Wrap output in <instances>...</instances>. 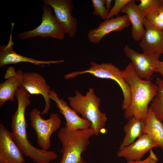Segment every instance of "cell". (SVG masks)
<instances>
[{
	"instance_id": "31",
	"label": "cell",
	"mask_w": 163,
	"mask_h": 163,
	"mask_svg": "<svg viewBox=\"0 0 163 163\" xmlns=\"http://www.w3.org/2000/svg\"><path fill=\"white\" fill-rule=\"evenodd\" d=\"M83 163H86L85 162H84Z\"/></svg>"
},
{
	"instance_id": "10",
	"label": "cell",
	"mask_w": 163,
	"mask_h": 163,
	"mask_svg": "<svg viewBox=\"0 0 163 163\" xmlns=\"http://www.w3.org/2000/svg\"><path fill=\"white\" fill-rule=\"evenodd\" d=\"M23 153L13 139L11 132L0 124V162L25 163Z\"/></svg>"
},
{
	"instance_id": "24",
	"label": "cell",
	"mask_w": 163,
	"mask_h": 163,
	"mask_svg": "<svg viewBox=\"0 0 163 163\" xmlns=\"http://www.w3.org/2000/svg\"><path fill=\"white\" fill-rule=\"evenodd\" d=\"M131 0H115L112 8L108 13L106 20H108L114 16H117L122 8Z\"/></svg>"
},
{
	"instance_id": "16",
	"label": "cell",
	"mask_w": 163,
	"mask_h": 163,
	"mask_svg": "<svg viewBox=\"0 0 163 163\" xmlns=\"http://www.w3.org/2000/svg\"><path fill=\"white\" fill-rule=\"evenodd\" d=\"M11 30L8 42L6 45L0 46V67L8 64L20 62H28L35 65L47 64L62 62L64 60L43 61L35 59L22 56L15 52L13 49L14 43L12 40Z\"/></svg>"
},
{
	"instance_id": "19",
	"label": "cell",
	"mask_w": 163,
	"mask_h": 163,
	"mask_svg": "<svg viewBox=\"0 0 163 163\" xmlns=\"http://www.w3.org/2000/svg\"><path fill=\"white\" fill-rule=\"evenodd\" d=\"M143 134L148 135L163 150V123L156 117L150 107L145 120L144 122Z\"/></svg>"
},
{
	"instance_id": "13",
	"label": "cell",
	"mask_w": 163,
	"mask_h": 163,
	"mask_svg": "<svg viewBox=\"0 0 163 163\" xmlns=\"http://www.w3.org/2000/svg\"><path fill=\"white\" fill-rule=\"evenodd\" d=\"M50 97L55 102L59 112L64 116L66 121L65 126L68 129L73 131L91 127V122L79 116L66 101L59 98L55 91L51 90Z\"/></svg>"
},
{
	"instance_id": "5",
	"label": "cell",
	"mask_w": 163,
	"mask_h": 163,
	"mask_svg": "<svg viewBox=\"0 0 163 163\" xmlns=\"http://www.w3.org/2000/svg\"><path fill=\"white\" fill-rule=\"evenodd\" d=\"M91 66L88 69L82 71L73 72L64 76L66 79L76 77L85 73H90L96 77L114 80L121 88L123 96L122 108L125 110L130 105L131 96L128 84L121 75V71L115 65L110 63L97 64L94 61L90 62Z\"/></svg>"
},
{
	"instance_id": "4",
	"label": "cell",
	"mask_w": 163,
	"mask_h": 163,
	"mask_svg": "<svg viewBox=\"0 0 163 163\" xmlns=\"http://www.w3.org/2000/svg\"><path fill=\"white\" fill-rule=\"evenodd\" d=\"M94 135V131L91 127L73 131L65 126L62 127L58 134L62 154L59 163H83L82 154L86 150L90 138Z\"/></svg>"
},
{
	"instance_id": "27",
	"label": "cell",
	"mask_w": 163,
	"mask_h": 163,
	"mask_svg": "<svg viewBox=\"0 0 163 163\" xmlns=\"http://www.w3.org/2000/svg\"><path fill=\"white\" fill-rule=\"evenodd\" d=\"M155 72L161 74L162 76V80L163 81V61H159Z\"/></svg>"
},
{
	"instance_id": "28",
	"label": "cell",
	"mask_w": 163,
	"mask_h": 163,
	"mask_svg": "<svg viewBox=\"0 0 163 163\" xmlns=\"http://www.w3.org/2000/svg\"><path fill=\"white\" fill-rule=\"evenodd\" d=\"M155 11L159 18L163 21V5L159 6Z\"/></svg>"
},
{
	"instance_id": "17",
	"label": "cell",
	"mask_w": 163,
	"mask_h": 163,
	"mask_svg": "<svg viewBox=\"0 0 163 163\" xmlns=\"http://www.w3.org/2000/svg\"><path fill=\"white\" fill-rule=\"evenodd\" d=\"M120 12L126 14L132 24V38L134 41H139L145 31L143 26L144 17L139 9L135 1L131 0L122 8Z\"/></svg>"
},
{
	"instance_id": "25",
	"label": "cell",
	"mask_w": 163,
	"mask_h": 163,
	"mask_svg": "<svg viewBox=\"0 0 163 163\" xmlns=\"http://www.w3.org/2000/svg\"><path fill=\"white\" fill-rule=\"evenodd\" d=\"M144 18L155 27L163 30V21L159 18L155 11L148 13Z\"/></svg>"
},
{
	"instance_id": "12",
	"label": "cell",
	"mask_w": 163,
	"mask_h": 163,
	"mask_svg": "<svg viewBox=\"0 0 163 163\" xmlns=\"http://www.w3.org/2000/svg\"><path fill=\"white\" fill-rule=\"evenodd\" d=\"M143 26L145 32L139 41L143 53L160 56L163 53V30L158 29L145 18Z\"/></svg>"
},
{
	"instance_id": "22",
	"label": "cell",
	"mask_w": 163,
	"mask_h": 163,
	"mask_svg": "<svg viewBox=\"0 0 163 163\" xmlns=\"http://www.w3.org/2000/svg\"><path fill=\"white\" fill-rule=\"evenodd\" d=\"M138 6L144 17L148 13L156 11L162 5L161 0H140Z\"/></svg>"
},
{
	"instance_id": "23",
	"label": "cell",
	"mask_w": 163,
	"mask_h": 163,
	"mask_svg": "<svg viewBox=\"0 0 163 163\" xmlns=\"http://www.w3.org/2000/svg\"><path fill=\"white\" fill-rule=\"evenodd\" d=\"M91 2L94 10L93 15L98 16L102 19L106 20L108 12L104 6L105 0H92Z\"/></svg>"
},
{
	"instance_id": "26",
	"label": "cell",
	"mask_w": 163,
	"mask_h": 163,
	"mask_svg": "<svg viewBox=\"0 0 163 163\" xmlns=\"http://www.w3.org/2000/svg\"><path fill=\"white\" fill-rule=\"evenodd\" d=\"M149 152V156L144 160L138 161H127L126 163H157L158 159L152 149H151Z\"/></svg>"
},
{
	"instance_id": "8",
	"label": "cell",
	"mask_w": 163,
	"mask_h": 163,
	"mask_svg": "<svg viewBox=\"0 0 163 163\" xmlns=\"http://www.w3.org/2000/svg\"><path fill=\"white\" fill-rule=\"evenodd\" d=\"M53 9L54 15L65 34L71 38L74 37L77 32L78 21L71 14L74 8L72 0H43Z\"/></svg>"
},
{
	"instance_id": "6",
	"label": "cell",
	"mask_w": 163,
	"mask_h": 163,
	"mask_svg": "<svg viewBox=\"0 0 163 163\" xmlns=\"http://www.w3.org/2000/svg\"><path fill=\"white\" fill-rule=\"evenodd\" d=\"M40 114L38 109H33L30 113V124L36 132L37 145L42 150L48 151L51 147V136L59 128L62 121L57 113H51L46 120Z\"/></svg>"
},
{
	"instance_id": "20",
	"label": "cell",
	"mask_w": 163,
	"mask_h": 163,
	"mask_svg": "<svg viewBox=\"0 0 163 163\" xmlns=\"http://www.w3.org/2000/svg\"><path fill=\"white\" fill-rule=\"evenodd\" d=\"M123 128L125 136L119 149L133 143L143 134L144 122L133 117L128 120Z\"/></svg>"
},
{
	"instance_id": "30",
	"label": "cell",
	"mask_w": 163,
	"mask_h": 163,
	"mask_svg": "<svg viewBox=\"0 0 163 163\" xmlns=\"http://www.w3.org/2000/svg\"><path fill=\"white\" fill-rule=\"evenodd\" d=\"M161 3L162 5H163V0H161Z\"/></svg>"
},
{
	"instance_id": "7",
	"label": "cell",
	"mask_w": 163,
	"mask_h": 163,
	"mask_svg": "<svg viewBox=\"0 0 163 163\" xmlns=\"http://www.w3.org/2000/svg\"><path fill=\"white\" fill-rule=\"evenodd\" d=\"M41 24L35 29L19 33L18 38L21 40L40 36L50 37L62 40L64 38V31L52 14L51 7L44 3Z\"/></svg>"
},
{
	"instance_id": "29",
	"label": "cell",
	"mask_w": 163,
	"mask_h": 163,
	"mask_svg": "<svg viewBox=\"0 0 163 163\" xmlns=\"http://www.w3.org/2000/svg\"><path fill=\"white\" fill-rule=\"evenodd\" d=\"M112 0H105V7L107 12L109 13L111 7Z\"/></svg>"
},
{
	"instance_id": "3",
	"label": "cell",
	"mask_w": 163,
	"mask_h": 163,
	"mask_svg": "<svg viewBox=\"0 0 163 163\" xmlns=\"http://www.w3.org/2000/svg\"><path fill=\"white\" fill-rule=\"evenodd\" d=\"M75 92L74 96L68 98L71 107L82 118L90 122L94 135H99L107 120L106 113L99 109L100 99L95 94L93 88H90L85 95L77 90Z\"/></svg>"
},
{
	"instance_id": "9",
	"label": "cell",
	"mask_w": 163,
	"mask_h": 163,
	"mask_svg": "<svg viewBox=\"0 0 163 163\" xmlns=\"http://www.w3.org/2000/svg\"><path fill=\"white\" fill-rule=\"evenodd\" d=\"M126 56L131 60L137 75L141 79L149 80L159 61V56L139 53L126 45L124 49Z\"/></svg>"
},
{
	"instance_id": "2",
	"label": "cell",
	"mask_w": 163,
	"mask_h": 163,
	"mask_svg": "<svg viewBox=\"0 0 163 163\" xmlns=\"http://www.w3.org/2000/svg\"><path fill=\"white\" fill-rule=\"evenodd\" d=\"M121 75L129 87L131 96L130 105L124 110V117L128 120L133 117L144 122L148 114L149 104L156 94L158 86L150 80L140 78L131 62L122 70Z\"/></svg>"
},
{
	"instance_id": "18",
	"label": "cell",
	"mask_w": 163,
	"mask_h": 163,
	"mask_svg": "<svg viewBox=\"0 0 163 163\" xmlns=\"http://www.w3.org/2000/svg\"><path fill=\"white\" fill-rule=\"evenodd\" d=\"M24 72L21 69L16 71L15 74L0 84V106L8 101H15V93L19 88L22 87Z\"/></svg>"
},
{
	"instance_id": "11",
	"label": "cell",
	"mask_w": 163,
	"mask_h": 163,
	"mask_svg": "<svg viewBox=\"0 0 163 163\" xmlns=\"http://www.w3.org/2000/svg\"><path fill=\"white\" fill-rule=\"evenodd\" d=\"M22 87L31 94H40L45 101V106L41 114L47 113L51 106L50 86L40 74L34 72L24 73Z\"/></svg>"
},
{
	"instance_id": "1",
	"label": "cell",
	"mask_w": 163,
	"mask_h": 163,
	"mask_svg": "<svg viewBox=\"0 0 163 163\" xmlns=\"http://www.w3.org/2000/svg\"><path fill=\"white\" fill-rule=\"evenodd\" d=\"M15 96L17 101L16 111L11 117L12 138L23 154L36 163H50L57 157L53 151L39 149L33 145L27 137V124L25 117L26 108L31 104L30 94L24 88H19Z\"/></svg>"
},
{
	"instance_id": "14",
	"label": "cell",
	"mask_w": 163,
	"mask_h": 163,
	"mask_svg": "<svg viewBox=\"0 0 163 163\" xmlns=\"http://www.w3.org/2000/svg\"><path fill=\"white\" fill-rule=\"evenodd\" d=\"M126 14L118 15L108 20H105L99 24L98 27L88 31V39L94 44L99 43L103 37L112 32L120 31L130 25Z\"/></svg>"
},
{
	"instance_id": "21",
	"label": "cell",
	"mask_w": 163,
	"mask_h": 163,
	"mask_svg": "<svg viewBox=\"0 0 163 163\" xmlns=\"http://www.w3.org/2000/svg\"><path fill=\"white\" fill-rule=\"evenodd\" d=\"M156 84L158 86L156 94L151 101L150 107L154 112L157 118L163 121V81L158 77L156 79Z\"/></svg>"
},
{
	"instance_id": "15",
	"label": "cell",
	"mask_w": 163,
	"mask_h": 163,
	"mask_svg": "<svg viewBox=\"0 0 163 163\" xmlns=\"http://www.w3.org/2000/svg\"><path fill=\"white\" fill-rule=\"evenodd\" d=\"M155 147H158L157 144L148 135L143 134L133 143L119 149L117 155L127 161H139L151 149Z\"/></svg>"
}]
</instances>
